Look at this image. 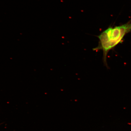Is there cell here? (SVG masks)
<instances>
[{
    "instance_id": "6da1fadb",
    "label": "cell",
    "mask_w": 131,
    "mask_h": 131,
    "mask_svg": "<svg viewBox=\"0 0 131 131\" xmlns=\"http://www.w3.org/2000/svg\"><path fill=\"white\" fill-rule=\"evenodd\" d=\"M131 31V23H127L114 28L109 27L98 36L99 44L93 50L102 51L103 61L106 66H107V57L110 51L120 43L126 34Z\"/></svg>"
}]
</instances>
